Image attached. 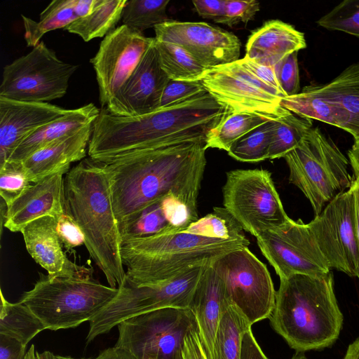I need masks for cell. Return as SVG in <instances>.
<instances>
[{"mask_svg":"<svg viewBox=\"0 0 359 359\" xmlns=\"http://www.w3.org/2000/svg\"><path fill=\"white\" fill-rule=\"evenodd\" d=\"M46 330L39 318L23 303L8 302L1 290L0 334L15 338L27 346L39 332Z\"/></svg>","mask_w":359,"mask_h":359,"instance_id":"4dcf8cb0","label":"cell"},{"mask_svg":"<svg viewBox=\"0 0 359 359\" xmlns=\"http://www.w3.org/2000/svg\"><path fill=\"white\" fill-rule=\"evenodd\" d=\"M284 158L290 182L309 199L316 216L327 203L351 186L347 158L318 127L312 128L300 145Z\"/></svg>","mask_w":359,"mask_h":359,"instance_id":"52a82bcc","label":"cell"},{"mask_svg":"<svg viewBox=\"0 0 359 359\" xmlns=\"http://www.w3.org/2000/svg\"><path fill=\"white\" fill-rule=\"evenodd\" d=\"M268 121L269 120L252 114H230L210 132L205 148H217L228 151L238 138Z\"/></svg>","mask_w":359,"mask_h":359,"instance_id":"d590c367","label":"cell"},{"mask_svg":"<svg viewBox=\"0 0 359 359\" xmlns=\"http://www.w3.org/2000/svg\"><path fill=\"white\" fill-rule=\"evenodd\" d=\"M252 325L235 306L229 305L220 319L215 336L214 359H241L242 339Z\"/></svg>","mask_w":359,"mask_h":359,"instance_id":"f546056e","label":"cell"},{"mask_svg":"<svg viewBox=\"0 0 359 359\" xmlns=\"http://www.w3.org/2000/svg\"><path fill=\"white\" fill-rule=\"evenodd\" d=\"M39 353L35 350L34 345H32L26 353L25 359H39Z\"/></svg>","mask_w":359,"mask_h":359,"instance_id":"6f0895ef","label":"cell"},{"mask_svg":"<svg viewBox=\"0 0 359 359\" xmlns=\"http://www.w3.org/2000/svg\"><path fill=\"white\" fill-rule=\"evenodd\" d=\"M263 255L280 279L295 274L321 276L331 268L308 224L290 219L283 225L257 237Z\"/></svg>","mask_w":359,"mask_h":359,"instance_id":"5bb4252c","label":"cell"},{"mask_svg":"<svg viewBox=\"0 0 359 359\" xmlns=\"http://www.w3.org/2000/svg\"><path fill=\"white\" fill-rule=\"evenodd\" d=\"M276 125V120H269L253 128L232 144L228 154L242 162L255 163L268 159Z\"/></svg>","mask_w":359,"mask_h":359,"instance_id":"e575fe53","label":"cell"},{"mask_svg":"<svg viewBox=\"0 0 359 359\" xmlns=\"http://www.w3.org/2000/svg\"><path fill=\"white\" fill-rule=\"evenodd\" d=\"M208 265L140 285L132 283L126 276L116 297L89 320L87 343L133 316L163 308L189 309L198 283Z\"/></svg>","mask_w":359,"mask_h":359,"instance_id":"ba28073f","label":"cell"},{"mask_svg":"<svg viewBox=\"0 0 359 359\" xmlns=\"http://www.w3.org/2000/svg\"><path fill=\"white\" fill-rule=\"evenodd\" d=\"M127 0H96L93 11L78 18L64 29L79 35L84 41L106 36L116 29Z\"/></svg>","mask_w":359,"mask_h":359,"instance_id":"83f0119b","label":"cell"},{"mask_svg":"<svg viewBox=\"0 0 359 359\" xmlns=\"http://www.w3.org/2000/svg\"><path fill=\"white\" fill-rule=\"evenodd\" d=\"M64 187L66 210L81 229L90 256L109 286L118 287L126 277L122 238L104 163L90 157L81 161L65 175Z\"/></svg>","mask_w":359,"mask_h":359,"instance_id":"3957f363","label":"cell"},{"mask_svg":"<svg viewBox=\"0 0 359 359\" xmlns=\"http://www.w3.org/2000/svg\"><path fill=\"white\" fill-rule=\"evenodd\" d=\"M323 85L328 95L348 113L347 132L353 139L359 137V62L351 65Z\"/></svg>","mask_w":359,"mask_h":359,"instance_id":"f1b7e54d","label":"cell"},{"mask_svg":"<svg viewBox=\"0 0 359 359\" xmlns=\"http://www.w3.org/2000/svg\"><path fill=\"white\" fill-rule=\"evenodd\" d=\"M211 266L220 279L229 305L236 306L252 325L270 317L276 291L266 266L248 247L229 252Z\"/></svg>","mask_w":359,"mask_h":359,"instance_id":"8fae6325","label":"cell"},{"mask_svg":"<svg viewBox=\"0 0 359 359\" xmlns=\"http://www.w3.org/2000/svg\"><path fill=\"white\" fill-rule=\"evenodd\" d=\"M205 90L201 81H181L170 80L162 94L160 108L187 100Z\"/></svg>","mask_w":359,"mask_h":359,"instance_id":"b9f144b4","label":"cell"},{"mask_svg":"<svg viewBox=\"0 0 359 359\" xmlns=\"http://www.w3.org/2000/svg\"><path fill=\"white\" fill-rule=\"evenodd\" d=\"M238 62L260 81L283 93L278 83L273 67L260 64L246 57L239 59Z\"/></svg>","mask_w":359,"mask_h":359,"instance_id":"f6af8a7d","label":"cell"},{"mask_svg":"<svg viewBox=\"0 0 359 359\" xmlns=\"http://www.w3.org/2000/svg\"><path fill=\"white\" fill-rule=\"evenodd\" d=\"M226 0H196L192 4L199 15L221 23L225 15Z\"/></svg>","mask_w":359,"mask_h":359,"instance_id":"bcb514c9","label":"cell"},{"mask_svg":"<svg viewBox=\"0 0 359 359\" xmlns=\"http://www.w3.org/2000/svg\"><path fill=\"white\" fill-rule=\"evenodd\" d=\"M69 111L48 102H27L0 97V167L32 133Z\"/></svg>","mask_w":359,"mask_h":359,"instance_id":"ffe728a7","label":"cell"},{"mask_svg":"<svg viewBox=\"0 0 359 359\" xmlns=\"http://www.w3.org/2000/svg\"><path fill=\"white\" fill-rule=\"evenodd\" d=\"M241 359H269L257 343L251 328L243 334Z\"/></svg>","mask_w":359,"mask_h":359,"instance_id":"681fc988","label":"cell"},{"mask_svg":"<svg viewBox=\"0 0 359 359\" xmlns=\"http://www.w3.org/2000/svg\"><path fill=\"white\" fill-rule=\"evenodd\" d=\"M154 29L156 40L182 47L207 70L239 60L240 40L219 27L203 22L169 20Z\"/></svg>","mask_w":359,"mask_h":359,"instance_id":"e0dca14e","label":"cell"},{"mask_svg":"<svg viewBox=\"0 0 359 359\" xmlns=\"http://www.w3.org/2000/svg\"><path fill=\"white\" fill-rule=\"evenodd\" d=\"M328 30L359 37V0H344L316 21Z\"/></svg>","mask_w":359,"mask_h":359,"instance_id":"f35d334b","label":"cell"},{"mask_svg":"<svg viewBox=\"0 0 359 359\" xmlns=\"http://www.w3.org/2000/svg\"><path fill=\"white\" fill-rule=\"evenodd\" d=\"M344 359H359V337L348 345Z\"/></svg>","mask_w":359,"mask_h":359,"instance_id":"11a10c76","label":"cell"},{"mask_svg":"<svg viewBox=\"0 0 359 359\" xmlns=\"http://www.w3.org/2000/svg\"><path fill=\"white\" fill-rule=\"evenodd\" d=\"M56 229L62 244L67 250L85 243L81 229L67 210L57 218Z\"/></svg>","mask_w":359,"mask_h":359,"instance_id":"ee69618b","label":"cell"},{"mask_svg":"<svg viewBox=\"0 0 359 359\" xmlns=\"http://www.w3.org/2000/svg\"><path fill=\"white\" fill-rule=\"evenodd\" d=\"M354 198L355 218L357 241L359 247V178L353 177V181L351 186Z\"/></svg>","mask_w":359,"mask_h":359,"instance_id":"db71d44e","label":"cell"},{"mask_svg":"<svg viewBox=\"0 0 359 359\" xmlns=\"http://www.w3.org/2000/svg\"><path fill=\"white\" fill-rule=\"evenodd\" d=\"M183 357L184 359H207L197 325L190 330L184 338Z\"/></svg>","mask_w":359,"mask_h":359,"instance_id":"7dc6e473","label":"cell"},{"mask_svg":"<svg viewBox=\"0 0 359 359\" xmlns=\"http://www.w3.org/2000/svg\"><path fill=\"white\" fill-rule=\"evenodd\" d=\"M78 67L60 60L41 41L29 53L4 67L0 97L27 102L61 98Z\"/></svg>","mask_w":359,"mask_h":359,"instance_id":"7c38bea8","label":"cell"},{"mask_svg":"<svg viewBox=\"0 0 359 359\" xmlns=\"http://www.w3.org/2000/svg\"><path fill=\"white\" fill-rule=\"evenodd\" d=\"M69 168L50 174L31 184L7 206L4 227L20 232L29 223L43 217L56 219L66 211L65 175Z\"/></svg>","mask_w":359,"mask_h":359,"instance_id":"d6986e66","label":"cell"},{"mask_svg":"<svg viewBox=\"0 0 359 359\" xmlns=\"http://www.w3.org/2000/svg\"><path fill=\"white\" fill-rule=\"evenodd\" d=\"M76 0H53L41 13L38 22L21 15L25 27V40L28 47L36 46L48 32L65 29L78 19L74 11Z\"/></svg>","mask_w":359,"mask_h":359,"instance_id":"1f68e13d","label":"cell"},{"mask_svg":"<svg viewBox=\"0 0 359 359\" xmlns=\"http://www.w3.org/2000/svg\"><path fill=\"white\" fill-rule=\"evenodd\" d=\"M196 325L190 309L154 310L121 322L115 346L135 359H184V338Z\"/></svg>","mask_w":359,"mask_h":359,"instance_id":"30bf717a","label":"cell"},{"mask_svg":"<svg viewBox=\"0 0 359 359\" xmlns=\"http://www.w3.org/2000/svg\"><path fill=\"white\" fill-rule=\"evenodd\" d=\"M249 244L246 238L222 239L184 231L164 232L123 240L121 254L126 278L140 285L211 264L229 252Z\"/></svg>","mask_w":359,"mask_h":359,"instance_id":"5b68a950","label":"cell"},{"mask_svg":"<svg viewBox=\"0 0 359 359\" xmlns=\"http://www.w3.org/2000/svg\"><path fill=\"white\" fill-rule=\"evenodd\" d=\"M348 156L353 171V177L359 178V137L354 138V142L348 152Z\"/></svg>","mask_w":359,"mask_h":359,"instance_id":"816d5d0a","label":"cell"},{"mask_svg":"<svg viewBox=\"0 0 359 359\" xmlns=\"http://www.w3.org/2000/svg\"><path fill=\"white\" fill-rule=\"evenodd\" d=\"M269 318L273 329L296 352L319 351L332 346L339 336L344 321L332 271L280 279Z\"/></svg>","mask_w":359,"mask_h":359,"instance_id":"277c9868","label":"cell"},{"mask_svg":"<svg viewBox=\"0 0 359 359\" xmlns=\"http://www.w3.org/2000/svg\"><path fill=\"white\" fill-rule=\"evenodd\" d=\"M201 81L229 114L248 113L278 120L290 112L280 104L285 97L283 93L260 81L238 60L207 70Z\"/></svg>","mask_w":359,"mask_h":359,"instance_id":"4fadbf2b","label":"cell"},{"mask_svg":"<svg viewBox=\"0 0 359 359\" xmlns=\"http://www.w3.org/2000/svg\"><path fill=\"white\" fill-rule=\"evenodd\" d=\"M205 151V142L187 141L137 151L103 163L119 226L168 195L197 210Z\"/></svg>","mask_w":359,"mask_h":359,"instance_id":"6da1fadb","label":"cell"},{"mask_svg":"<svg viewBox=\"0 0 359 359\" xmlns=\"http://www.w3.org/2000/svg\"><path fill=\"white\" fill-rule=\"evenodd\" d=\"M30 185L22 161L8 160L0 167V196L7 206Z\"/></svg>","mask_w":359,"mask_h":359,"instance_id":"ab89813d","label":"cell"},{"mask_svg":"<svg viewBox=\"0 0 359 359\" xmlns=\"http://www.w3.org/2000/svg\"><path fill=\"white\" fill-rule=\"evenodd\" d=\"M95 359H135V357L124 348L114 346L100 352Z\"/></svg>","mask_w":359,"mask_h":359,"instance_id":"f907efd6","label":"cell"},{"mask_svg":"<svg viewBox=\"0 0 359 359\" xmlns=\"http://www.w3.org/2000/svg\"><path fill=\"white\" fill-rule=\"evenodd\" d=\"M57 219L51 216L39 218L20 231L27 252L48 272L50 278H92V269L79 266L67 258L57 235Z\"/></svg>","mask_w":359,"mask_h":359,"instance_id":"44dd1931","label":"cell"},{"mask_svg":"<svg viewBox=\"0 0 359 359\" xmlns=\"http://www.w3.org/2000/svg\"><path fill=\"white\" fill-rule=\"evenodd\" d=\"M222 194L224 209L256 238L290 219L267 170L236 169L226 172Z\"/></svg>","mask_w":359,"mask_h":359,"instance_id":"9c48e42d","label":"cell"},{"mask_svg":"<svg viewBox=\"0 0 359 359\" xmlns=\"http://www.w3.org/2000/svg\"><path fill=\"white\" fill-rule=\"evenodd\" d=\"M96 0H76L74 11L78 18L86 17L94 9Z\"/></svg>","mask_w":359,"mask_h":359,"instance_id":"f5cc1de1","label":"cell"},{"mask_svg":"<svg viewBox=\"0 0 359 359\" xmlns=\"http://www.w3.org/2000/svg\"><path fill=\"white\" fill-rule=\"evenodd\" d=\"M25 348L15 338L0 334V359H25Z\"/></svg>","mask_w":359,"mask_h":359,"instance_id":"c3c4849f","label":"cell"},{"mask_svg":"<svg viewBox=\"0 0 359 359\" xmlns=\"http://www.w3.org/2000/svg\"><path fill=\"white\" fill-rule=\"evenodd\" d=\"M154 41L155 38L131 76L106 107L111 114L134 116L160 108L162 94L170 79L161 68Z\"/></svg>","mask_w":359,"mask_h":359,"instance_id":"ac0fdd59","label":"cell"},{"mask_svg":"<svg viewBox=\"0 0 359 359\" xmlns=\"http://www.w3.org/2000/svg\"><path fill=\"white\" fill-rule=\"evenodd\" d=\"M154 38L122 25L107 34L90 59L104 108L131 76Z\"/></svg>","mask_w":359,"mask_h":359,"instance_id":"2e32d148","label":"cell"},{"mask_svg":"<svg viewBox=\"0 0 359 359\" xmlns=\"http://www.w3.org/2000/svg\"><path fill=\"white\" fill-rule=\"evenodd\" d=\"M306 47L304 34L279 20L265 22L246 43V57L273 67L286 55Z\"/></svg>","mask_w":359,"mask_h":359,"instance_id":"cb8c5ba5","label":"cell"},{"mask_svg":"<svg viewBox=\"0 0 359 359\" xmlns=\"http://www.w3.org/2000/svg\"><path fill=\"white\" fill-rule=\"evenodd\" d=\"M198 219L197 210L176 196L168 195L119 229L123 241L158 233L184 231Z\"/></svg>","mask_w":359,"mask_h":359,"instance_id":"7402d4cb","label":"cell"},{"mask_svg":"<svg viewBox=\"0 0 359 359\" xmlns=\"http://www.w3.org/2000/svg\"><path fill=\"white\" fill-rule=\"evenodd\" d=\"M280 104L301 118L318 120L347 131L348 113L328 95L324 85L306 86L299 93L281 98Z\"/></svg>","mask_w":359,"mask_h":359,"instance_id":"4316f807","label":"cell"},{"mask_svg":"<svg viewBox=\"0 0 359 359\" xmlns=\"http://www.w3.org/2000/svg\"><path fill=\"white\" fill-rule=\"evenodd\" d=\"M211 264L205 268L189 306L195 316L207 359H214V344L219 323L229 306L220 279Z\"/></svg>","mask_w":359,"mask_h":359,"instance_id":"603a6c76","label":"cell"},{"mask_svg":"<svg viewBox=\"0 0 359 359\" xmlns=\"http://www.w3.org/2000/svg\"><path fill=\"white\" fill-rule=\"evenodd\" d=\"M169 0H130L126 1L121 20L123 25L142 33L169 19L166 8Z\"/></svg>","mask_w":359,"mask_h":359,"instance_id":"8d00e7d4","label":"cell"},{"mask_svg":"<svg viewBox=\"0 0 359 359\" xmlns=\"http://www.w3.org/2000/svg\"><path fill=\"white\" fill-rule=\"evenodd\" d=\"M100 111L93 103L69 109L67 114L40 127L25 138L8 160L22 161L48 144L76 133L88 124L93 123Z\"/></svg>","mask_w":359,"mask_h":359,"instance_id":"484cf974","label":"cell"},{"mask_svg":"<svg viewBox=\"0 0 359 359\" xmlns=\"http://www.w3.org/2000/svg\"><path fill=\"white\" fill-rule=\"evenodd\" d=\"M228 111L207 91L170 106L134 116L102 108L92 126L89 157L107 163L132 152L187 141L206 142Z\"/></svg>","mask_w":359,"mask_h":359,"instance_id":"7a4b0ae2","label":"cell"},{"mask_svg":"<svg viewBox=\"0 0 359 359\" xmlns=\"http://www.w3.org/2000/svg\"><path fill=\"white\" fill-rule=\"evenodd\" d=\"M259 11V3L255 0H226L225 15L221 23L232 27L240 22H248Z\"/></svg>","mask_w":359,"mask_h":359,"instance_id":"7bdbcfd3","label":"cell"},{"mask_svg":"<svg viewBox=\"0 0 359 359\" xmlns=\"http://www.w3.org/2000/svg\"><path fill=\"white\" fill-rule=\"evenodd\" d=\"M118 289L92 278H50L41 274L20 302L39 318L46 330L75 327L89 321L118 294Z\"/></svg>","mask_w":359,"mask_h":359,"instance_id":"8992f818","label":"cell"},{"mask_svg":"<svg viewBox=\"0 0 359 359\" xmlns=\"http://www.w3.org/2000/svg\"><path fill=\"white\" fill-rule=\"evenodd\" d=\"M298 51L293 52L273 66L279 86L285 96L299 93Z\"/></svg>","mask_w":359,"mask_h":359,"instance_id":"60d3db41","label":"cell"},{"mask_svg":"<svg viewBox=\"0 0 359 359\" xmlns=\"http://www.w3.org/2000/svg\"><path fill=\"white\" fill-rule=\"evenodd\" d=\"M160 65L170 80L198 81L207 69L182 47L155 39Z\"/></svg>","mask_w":359,"mask_h":359,"instance_id":"d6a6232c","label":"cell"},{"mask_svg":"<svg viewBox=\"0 0 359 359\" xmlns=\"http://www.w3.org/2000/svg\"><path fill=\"white\" fill-rule=\"evenodd\" d=\"M93 123L76 133L56 140L36 151L22 161L31 182H36L47 175L81 161L86 155L92 134Z\"/></svg>","mask_w":359,"mask_h":359,"instance_id":"d4e9b609","label":"cell"},{"mask_svg":"<svg viewBox=\"0 0 359 359\" xmlns=\"http://www.w3.org/2000/svg\"><path fill=\"white\" fill-rule=\"evenodd\" d=\"M39 354V359H76L71 357H65L58 355H55L52 352L46 351ZM83 359V358H81Z\"/></svg>","mask_w":359,"mask_h":359,"instance_id":"9f6ffc18","label":"cell"},{"mask_svg":"<svg viewBox=\"0 0 359 359\" xmlns=\"http://www.w3.org/2000/svg\"><path fill=\"white\" fill-rule=\"evenodd\" d=\"M242 226L224 209L214 208L213 211L191 223L184 231L203 236L222 239H242Z\"/></svg>","mask_w":359,"mask_h":359,"instance_id":"74e56055","label":"cell"},{"mask_svg":"<svg viewBox=\"0 0 359 359\" xmlns=\"http://www.w3.org/2000/svg\"><path fill=\"white\" fill-rule=\"evenodd\" d=\"M312 126V120L301 118L292 112L276 120L268 159L284 158L298 147Z\"/></svg>","mask_w":359,"mask_h":359,"instance_id":"836d02e7","label":"cell"},{"mask_svg":"<svg viewBox=\"0 0 359 359\" xmlns=\"http://www.w3.org/2000/svg\"><path fill=\"white\" fill-rule=\"evenodd\" d=\"M308 224L331 269L359 278V247L351 188L337 195Z\"/></svg>","mask_w":359,"mask_h":359,"instance_id":"9a60e30c","label":"cell"},{"mask_svg":"<svg viewBox=\"0 0 359 359\" xmlns=\"http://www.w3.org/2000/svg\"><path fill=\"white\" fill-rule=\"evenodd\" d=\"M290 359H307L304 353L296 352Z\"/></svg>","mask_w":359,"mask_h":359,"instance_id":"680465c9","label":"cell"}]
</instances>
